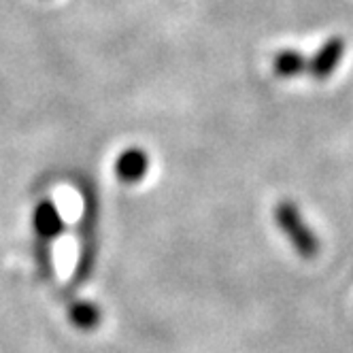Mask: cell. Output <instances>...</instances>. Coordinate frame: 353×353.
Here are the masks:
<instances>
[{
  "instance_id": "6da1fadb",
  "label": "cell",
  "mask_w": 353,
  "mask_h": 353,
  "mask_svg": "<svg viewBox=\"0 0 353 353\" xmlns=\"http://www.w3.org/2000/svg\"><path fill=\"white\" fill-rule=\"evenodd\" d=\"M274 221L302 258H315L317 256L319 241H317L315 232L309 228L305 217H302L300 209L292 203V200H283V203L276 205Z\"/></svg>"
},
{
  "instance_id": "7a4b0ae2",
  "label": "cell",
  "mask_w": 353,
  "mask_h": 353,
  "mask_svg": "<svg viewBox=\"0 0 353 353\" xmlns=\"http://www.w3.org/2000/svg\"><path fill=\"white\" fill-rule=\"evenodd\" d=\"M343 54H345V39L330 37L309 60V72L315 79H327L334 72V68L341 64Z\"/></svg>"
},
{
  "instance_id": "3957f363",
  "label": "cell",
  "mask_w": 353,
  "mask_h": 353,
  "mask_svg": "<svg viewBox=\"0 0 353 353\" xmlns=\"http://www.w3.org/2000/svg\"><path fill=\"white\" fill-rule=\"evenodd\" d=\"M147 168H149V158L139 147L121 151L115 162V174L123 183H139L147 174Z\"/></svg>"
},
{
  "instance_id": "277c9868",
  "label": "cell",
  "mask_w": 353,
  "mask_h": 353,
  "mask_svg": "<svg viewBox=\"0 0 353 353\" xmlns=\"http://www.w3.org/2000/svg\"><path fill=\"white\" fill-rule=\"evenodd\" d=\"M34 232L39 234L41 241H52L62 234L64 230V221L58 211V207L52 200H43L39 207L34 209Z\"/></svg>"
},
{
  "instance_id": "5b68a950",
  "label": "cell",
  "mask_w": 353,
  "mask_h": 353,
  "mask_svg": "<svg viewBox=\"0 0 353 353\" xmlns=\"http://www.w3.org/2000/svg\"><path fill=\"white\" fill-rule=\"evenodd\" d=\"M272 68L279 77H298V74L309 70V60L296 49H283L274 56Z\"/></svg>"
},
{
  "instance_id": "8992f818",
  "label": "cell",
  "mask_w": 353,
  "mask_h": 353,
  "mask_svg": "<svg viewBox=\"0 0 353 353\" xmlns=\"http://www.w3.org/2000/svg\"><path fill=\"white\" fill-rule=\"evenodd\" d=\"M68 317L72 321V325H77L79 330H94V327L100 323V319H103V315H100V309L96 305H92V302H74V305L70 307L68 311Z\"/></svg>"
}]
</instances>
